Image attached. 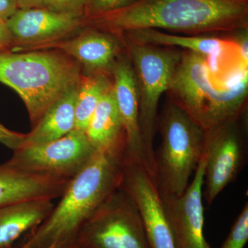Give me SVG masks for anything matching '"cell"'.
<instances>
[{"label":"cell","instance_id":"obj_10","mask_svg":"<svg viewBox=\"0 0 248 248\" xmlns=\"http://www.w3.org/2000/svg\"><path fill=\"white\" fill-rule=\"evenodd\" d=\"M203 154L193 179L181 195H161L176 248H212L204 236Z\"/></svg>","mask_w":248,"mask_h":248},{"label":"cell","instance_id":"obj_9","mask_svg":"<svg viewBox=\"0 0 248 248\" xmlns=\"http://www.w3.org/2000/svg\"><path fill=\"white\" fill-rule=\"evenodd\" d=\"M120 188L136 204L151 248H176L157 184L144 168L124 161Z\"/></svg>","mask_w":248,"mask_h":248},{"label":"cell","instance_id":"obj_25","mask_svg":"<svg viewBox=\"0 0 248 248\" xmlns=\"http://www.w3.org/2000/svg\"><path fill=\"white\" fill-rule=\"evenodd\" d=\"M25 139V134L17 133L9 130L0 123V143L13 151L22 148Z\"/></svg>","mask_w":248,"mask_h":248},{"label":"cell","instance_id":"obj_27","mask_svg":"<svg viewBox=\"0 0 248 248\" xmlns=\"http://www.w3.org/2000/svg\"><path fill=\"white\" fill-rule=\"evenodd\" d=\"M17 10V0H0V24L5 25Z\"/></svg>","mask_w":248,"mask_h":248},{"label":"cell","instance_id":"obj_21","mask_svg":"<svg viewBox=\"0 0 248 248\" xmlns=\"http://www.w3.org/2000/svg\"><path fill=\"white\" fill-rule=\"evenodd\" d=\"M112 86L107 73L81 76L76 101L75 129L85 133L98 104Z\"/></svg>","mask_w":248,"mask_h":248},{"label":"cell","instance_id":"obj_4","mask_svg":"<svg viewBox=\"0 0 248 248\" xmlns=\"http://www.w3.org/2000/svg\"><path fill=\"white\" fill-rule=\"evenodd\" d=\"M161 144L155 154L161 195H182L203 154L205 130L182 107L170 101L158 119Z\"/></svg>","mask_w":248,"mask_h":248},{"label":"cell","instance_id":"obj_17","mask_svg":"<svg viewBox=\"0 0 248 248\" xmlns=\"http://www.w3.org/2000/svg\"><path fill=\"white\" fill-rule=\"evenodd\" d=\"M128 40L142 45L176 47L203 55L211 73H218L221 58L232 44L226 41L200 35H179L154 29H141L125 32Z\"/></svg>","mask_w":248,"mask_h":248},{"label":"cell","instance_id":"obj_24","mask_svg":"<svg viewBox=\"0 0 248 248\" xmlns=\"http://www.w3.org/2000/svg\"><path fill=\"white\" fill-rule=\"evenodd\" d=\"M89 0H45L44 8L60 14L84 16Z\"/></svg>","mask_w":248,"mask_h":248},{"label":"cell","instance_id":"obj_11","mask_svg":"<svg viewBox=\"0 0 248 248\" xmlns=\"http://www.w3.org/2000/svg\"><path fill=\"white\" fill-rule=\"evenodd\" d=\"M83 22V16L60 14L46 8L18 9L5 24L12 51H26L32 47L62 40Z\"/></svg>","mask_w":248,"mask_h":248},{"label":"cell","instance_id":"obj_8","mask_svg":"<svg viewBox=\"0 0 248 248\" xmlns=\"http://www.w3.org/2000/svg\"><path fill=\"white\" fill-rule=\"evenodd\" d=\"M237 120L205 131L203 195L211 205L222 191L234 182L247 160V149Z\"/></svg>","mask_w":248,"mask_h":248},{"label":"cell","instance_id":"obj_14","mask_svg":"<svg viewBox=\"0 0 248 248\" xmlns=\"http://www.w3.org/2000/svg\"><path fill=\"white\" fill-rule=\"evenodd\" d=\"M58 50L74 59L87 75L112 71L120 52L118 41L107 31L91 30L68 39L32 47L27 50ZM27 51V50H26Z\"/></svg>","mask_w":248,"mask_h":248},{"label":"cell","instance_id":"obj_20","mask_svg":"<svg viewBox=\"0 0 248 248\" xmlns=\"http://www.w3.org/2000/svg\"><path fill=\"white\" fill-rule=\"evenodd\" d=\"M78 84L67 90L47 109L30 133L25 134L22 148L55 141L74 130Z\"/></svg>","mask_w":248,"mask_h":248},{"label":"cell","instance_id":"obj_18","mask_svg":"<svg viewBox=\"0 0 248 248\" xmlns=\"http://www.w3.org/2000/svg\"><path fill=\"white\" fill-rule=\"evenodd\" d=\"M96 151L125 157V135L112 88L98 104L85 131Z\"/></svg>","mask_w":248,"mask_h":248},{"label":"cell","instance_id":"obj_1","mask_svg":"<svg viewBox=\"0 0 248 248\" xmlns=\"http://www.w3.org/2000/svg\"><path fill=\"white\" fill-rule=\"evenodd\" d=\"M125 157L97 151L73 177L48 216L19 246L12 248H79L90 218L120 188Z\"/></svg>","mask_w":248,"mask_h":248},{"label":"cell","instance_id":"obj_30","mask_svg":"<svg viewBox=\"0 0 248 248\" xmlns=\"http://www.w3.org/2000/svg\"><path fill=\"white\" fill-rule=\"evenodd\" d=\"M227 1H233L237 3H248V0H227Z\"/></svg>","mask_w":248,"mask_h":248},{"label":"cell","instance_id":"obj_6","mask_svg":"<svg viewBox=\"0 0 248 248\" xmlns=\"http://www.w3.org/2000/svg\"><path fill=\"white\" fill-rule=\"evenodd\" d=\"M79 248H151L138 208L125 191L112 192L93 214Z\"/></svg>","mask_w":248,"mask_h":248},{"label":"cell","instance_id":"obj_3","mask_svg":"<svg viewBox=\"0 0 248 248\" xmlns=\"http://www.w3.org/2000/svg\"><path fill=\"white\" fill-rule=\"evenodd\" d=\"M82 76L79 63L60 50L0 51V83L19 94L32 127Z\"/></svg>","mask_w":248,"mask_h":248},{"label":"cell","instance_id":"obj_16","mask_svg":"<svg viewBox=\"0 0 248 248\" xmlns=\"http://www.w3.org/2000/svg\"><path fill=\"white\" fill-rule=\"evenodd\" d=\"M71 179L22 172L0 164V207L36 199L60 198Z\"/></svg>","mask_w":248,"mask_h":248},{"label":"cell","instance_id":"obj_5","mask_svg":"<svg viewBox=\"0 0 248 248\" xmlns=\"http://www.w3.org/2000/svg\"><path fill=\"white\" fill-rule=\"evenodd\" d=\"M128 44L130 60L138 82L142 140L150 175L156 182L154 140L159 119L158 106L163 94L169 91L182 52L129 40Z\"/></svg>","mask_w":248,"mask_h":248},{"label":"cell","instance_id":"obj_13","mask_svg":"<svg viewBox=\"0 0 248 248\" xmlns=\"http://www.w3.org/2000/svg\"><path fill=\"white\" fill-rule=\"evenodd\" d=\"M214 89L207 58L194 52H183L169 91L174 95L172 100L199 125Z\"/></svg>","mask_w":248,"mask_h":248},{"label":"cell","instance_id":"obj_12","mask_svg":"<svg viewBox=\"0 0 248 248\" xmlns=\"http://www.w3.org/2000/svg\"><path fill=\"white\" fill-rule=\"evenodd\" d=\"M112 73V91L125 135L124 161L141 165L149 174L140 129L138 82L130 58L117 59Z\"/></svg>","mask_w":248,"mask_h":248},{"label":"cell","instance_id":"obj_23","mask_svg":"<svg viewBox=\"0 0 248 248\" xmlns=\"http://www.w3.org/2000/svg\"><path fill=\"white\" fill-rule=\"evenodd\" d=\"M140 0H89L84 16L88 19L99 17L126 9Z\"/></svg>","mask_w":248,"mask_h":248},{"label":"cell","instance_id":"obj_15","mask_svg":"<svg viewBox=\"0 0 248 248\" xmlns=\"http://www.w3.org/2000/svg\"><path fill=\"white\" fill-rule=\"evenodd\" d=\"M223 82L215 86L207 103L200 124L205 131L239 118L247 100L248 65L239 61Z\"/></svg>","mask_w":248,"mask_h":248},{"label":"cell","instance_id":"obj_7","mask_svg":"<svg viewBox=\"0 0 248 248\" xmlns=\"http://www.w3.org/2000/svg\"><path fill=\"white\" fill-rule=\"evenodd\" d=\"M96 151L84 132L74 129L55 141L16 150L6 164L22 172L72 179Z\"/></svg>","mask_w":248,"mask_h":248},{"label":"cell","instance_id":"obj_2","mask_svg":"<svg viewBox=\"0 0 248 248\" xmlns=\"http://www.w3.org/2000/svg\"><path fill=\"white\" fill-rule=\"evenodd\" d=\"M248 15V3L227 0H140L88 22L99 30L116 33L154 29L198 35L247 27Z\"/></svg>","mask_w":248,"mask_h":248},{"label":"cell","instance_id":"obj_28","mask_svg":"<svg viewBox=\"0 0 248 248\" xmlns=\"http://www.w3.org/2000/svg\"><path fill=\"white\" fill-rule=\"evenodd\" d=\"M12 46L13 41L9 31L4 24H0V51L10 50Z\"/></svg>","mask_w":248,"mask_h":248},{"label":"cell","instance_id":"obj_29","mask_svg":"<svg viewBox=\"0 0 248 248\" xmlns=\"http://www.w3.org/2000/svg\"><path fill=\"white\" fill-rule=\"evenodd\" d=\"M45 0H17L18 9L43 8Z\"/></svg>","mask_w":248,"mask_h":248},{"label":"cell","instance_id":"obj_22","mask_svg":"<svg viewBox=\"0 0 248 248\" xmlns=\"http://www.w3.org/2000/svg\"><path fill=\"white\" fill-rule=\"evenodd\" d=\"M248 241V204L244 205L220 248H244Z\"/></svg>","mask_w":248,"mask_h":248},{"label":"cell","instance_id":"obj_26","mask_svg":"<svg viewBox=\"0 0 248 248\" xmlns=\"http://www.w3.org/2000/svg\"><path fill=\"white\" fill-rule=\"evenodd\" d=\"M236 40L234 45L236 46L241 61L248 65V28L244 27L238 29Z\"/></svg>","mask_w":248,"mask_h":248},{"label":"cell","instance_id":"obj_19","mask_svg":"<svg viewBox=\"0 0 248 248\" xmlns=\"http://www.w3.org/2000/svg\"><path fill=\"white\" fill-rule=\"evenodd\" d=\"M53 200L36 199L0 207V248H12L27 232L32 231L53 210Z\"/></svg>","mask_w":248,"mask_h":248}]
</instances>
